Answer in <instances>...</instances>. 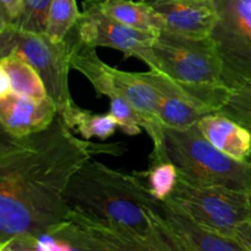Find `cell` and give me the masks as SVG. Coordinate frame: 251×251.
<instances>
[{
  "mask_svg": "<svg viewBox=\"0 0 251 251\" xmlns=\"http://www.w3.org/2000/svg\"><path fill=\"white\" fill-rule=\"evenodd\" d=\"M123 151L117 144L80 139L59 115L27 137L0 161V244L20 235L39 238L64 225L71 211L64 194L74 173L95 154Z\"/></svg>",
  "mask_w": 251,
  "mask_h": 251,
  "instance_id": "cell-1",
  "label": "cell"
},
{
  "mask_svg": "<svg viewBox=\"0 0 251 251\" xmlns=\"http://www.w3.org/2000/svg\"><path fill=\"white\" fill-rule=\"evenodd\" d=\"M64 198L73 211L126 229L137 238L149 233L146 208L158 201L140 173H123L93 159L74 173Z\"/></svg>",
  "mask_w": 251,
  "mask_h": 251,
  "instance_id": "cell-2",
  "label": "cell"
},
{
  "mask_svg": "<svg viewBox=\"0 0 251 251\" xmlns=\"http://www.w3.org/2000/svg\"><path fill=\"white\" fill-rule=\"evenodd\" d=\"M162 73L213 113L229 96L222 81V65L215 42L159 31L153 44Z\"/></svg>",
  "mask_w": 251,
  "mask_h": 251,
  "instance_id": "cell-3",
  "label": "cell"
},
{
  "mask_svg": "<svg viewBox=\"0 0 251 251\" xmlns=\"http://www.w3.org/2000/svg\"><path fill=\"white\" fill-rule=\"evenodd\" d=\"M164 151L179 179L195 186H221L251 195V161H237L216 149L199 129L164 127Z\"/></svg>",
  "mask_w": 251,
  "mask_h": 251,
  "instance_id": "cell-4",
  "label": "cell"
},
{
  "mask_svg": "<svg viewBox=\"0 0 251 251\" xmlns=\"http://www.w3.org/2000/svg\"><path fill=\"white\" fill-rule=\"evenodd\" d=\"M10 53L19 54L36 69L58 115L74 131L81 108L74 102L69 86L71 65L68 39L54 42L46 33L21 31L11 25L0 34V59Z\"/></svg>",
  "mask_w": 251,
  "mask_h": 251,
  "instance_id": "cell-5",
  "label": "cell"
},
{
  "mask_svg": "<svg viewBox=\"0 0 251 251\" xmlns=\"http://www.w3.org/2000/svg\"><path fill=\"white\" fill-rule=\"evenodd\" d=\"M218 21L211 38L229 92L251 85V0H213Z\"/></svg>",
  "mask_w": 251,
  "mask_h": 251,
  "instance_id": "cell-6",
  "label": "cell"
},
{
  "mask_svg": "<svg viewBox=\"0 0 251 251\" xmlns=\"http://www.w3.org/2000/svg\"><path fill=\"white\" fill-rule=\"evenodd\" d=\"M167 200L198 223L228 237H234L238 226L251 218V195L228 188L195 186L178 179Z\"/></svg>",
  "mask_w": 251,
  "mask_h": 251,
  "instance_id": "cell-7",
  "label": "cell"
},
{
  "mask_svg": "<svg viewBox=\"0 0 251 251\" xmlns=\"http://www.w3.org/2000/svg\"><path fill=\"white\" fill-rule=\"evenodd\" d=\"M77 22L71 33L91 48H112L122 51L126 58H136L150 70L162 73L153 50L158 32L134 28L105 16L95 0H85Z\"/></svg>",
  "mask_w": 251,
  "mask_h": 251,
  "instance_id": "cell-8",
  "label": "cell"
},
{
  "mask_svg": "<svg viewBox=\"0 0 251 251\" xmlns=\"http://www.w3.org/2000/svg\"><path fill=\"white\" fill-rule=\"evenodd\" d=\"M164 22L163 31L189 38H207L218 21L213 0H145Z\"/></svg>",
  "mask_w": 251,
  "mask_h": 251,
  "instance_id": "cell-9",
  "label": "cell"
},
{
  "mask_svg": "<svg viewBox=\"0 0 251 251\" xmlns=\"http://www.w3.org/2000/svg\"><path fill=\"white\" fill-rule=\"evenodd\" d=\"M58 112L50 98H38L11 92L0 98V127L16 139H27L44 131Z\"/></svg>",
  "mask_w": 251,
  "mask_h": 251,
  "instance_id": "cell-10",
  "label": "cell"
},
{
  "mask_svg": "<svg viewBox=\"0 0 251 251\" xmlns=\"http://www.w3.org/2000/svg\"><path fill=\"white\" fill-rule=\"evenodd\" d=\"M142 76L159 96V117L164 126L186 129L196 125L206 115L215 114L203 104L194 100L166 74L150 70Z\"/></svg>",
  "mask_w": 251,
  "mask_h": 251,
  "instance_id": "cell-11",
  "label": "cell"
},
{
  "mask_svg": "<svg viewBox=\"0 0 251 251\" xmlns=\"http://www.w3.org/2000/svg\"><path fill=\"white\" fill-rule=\"evenodd\" d=\"M158 211L169 228L193 251H247L234 237L200 225L172 201H159Z\"/></svg>",
  "mask_w": 251,
  "mask_h": 251,
  "instance_id": "cell-12",
  "label": "cell"
},
{
  "mask_svg": "<svg viewBox=\"0 0 251 251\" xmlns=\"http://www.w3.org/2000/svg\"><path fill=\"white\" fill-rule=\"evenodd\" d=\"M69 230L92 251H147L142 243L126 229L86 217L70 211Z\"/></svg>",
  "mask_w": 251,
  "mask_h": 251,
  "instance_id": "cell-13",
  "label": "cell"
},
{
  "mask_svg": "<svg viewBox=\"0 0 251 251\" xmlns=\"http://www.w3.org/2000/svg\"><path fill=\"white\" fill-rule=\"evenodd\" d=\"M203 136L220 151L237 161H248L251 156L249 129L226 115L215 113L198 123Z\"/></svg>",
  "mask_w": 251,
  "mask_h": 251,
  "instance_id": "cell-14",
  "label": "cell"
},
{
  "mask_svg": "<svg viewBox=\"0 0 251 251\" xmlns=\"http://www.w3.org/2000/svg\"><path fill=\"white\" fill-rule=\"evenodd\" d=\"M100 11L114 21L144 31L164 29L162 17L145 0H95Z\"/></svg>",
  "mask_w": 251,
  "mask_h": 251,
  "instance_id": "cell-15",
  "label": "cell"
},
{
  "mask_svg": "<svg viewBox=\"0 0 251 251\" xmlns=\"http://www.w3.org/2000/svg\"><path fill=\"white\" fill-rule=\"evenodd\" d=\"M0 64L6 70L15 93L38 100L48 97L39 74L19 54L10 53L5 58L0 59Z\"/></svg>",
  "mask_w": 251,
  "mask_h": 251,
  "instance_id": "cell-16",
  "label": "cell"
},
{
  "mask_svg": "<svg viewBox=\"0 0 251 251\" xmlns=\"http://www.w3.org/2000/svg\"><path fill=\"white\" fill-rule=\"evenodd\" d=\"M159 201L146 208L150 221V230L145 237L137 238L147 251H193L169 228L158 211Z\"/></svg>",
  "mask_w": 251,
  "mask_h": 251,
  "instance_id": "cell-17",
  "label": "cell"
},
{
  "mask_svg": "<svg viewBox=\"0 0 251 251\" xmlns=\"http://www.w3.org/2000/svg\"><path fill=\"white\" fill-rule=\"evenodd\" d=\"M80 15L76 0H51L46 34L54 42L64 41Z\"/></svg>",
  "mask_w": 251,
  "mask_h": 251,
  "instance_id": "cell-18",
  "label": "cell"
},
{
  "mask_svg": "<svg viewBox=\"0 0 251 251\" xmlns=\"http://www.w3.org/2000/svg\"><path fill=\"white\" fill-rule=\"evenodd\" d=\"M156 200L166 201L178 183V171L172 162H151L149 171L140 173Z\"/></svg>",
  "mask_w": 251,
  "mask_h": 251,
  "instance_id": "cell-19",
  "label": "cell"
},
{
  "mask_svg": "<svg viewBox=\"0 0 251 251\" xmlns=\"http://www.w3.org/2000/svg\"><path fill=\"white\" fill-rule=\"evenodd\" d=\"M119 127L117 119L110 113L108 114H98L91 110L82 109L78 112L75 122L74 130L77 131L86 140L97 137L100 140H107Z\"/></svg>",
  "mask_w": 251,
  "mask_h": 251,
  "instance_id": "cell-20",
  "label": "cell"
},
{
  "mask_svg": "<svg viewBox=\"0 0 251 251\" xmlns=\"http://www.w3.org/2000/svg\"><path fill=\"white\" fill-rule=\"evenodd\" d=\"M51 0H22L20 16L14 26L21 31L46 33Z\"/></svg>",
  "mask_w": 251,
  "mask_h": 251,
  "instance_id": "cell-21",
  "label": "cell"
},
{
  "mask_svg": "<svg viewBox=\"0 0 251 251\" xmlns=\"http://www.w3.org/2000/svg\"><path fill=\"white\" fill-rule=\"evenodd\" d=\"M220 114L230 118L245 127L251 126V85L229 92Z\"/></svg>",
  "mask_w": 251,
  "mask_h": 251,
  "instance_id": "cell-22",
  "label": "cell"
},
{
  "mask_svg": "<svg viewBox=\"0 0 251 251\" xmlns=\"http://www.w3.org/2000/svg\"><path fill=\"white\" fill-rule=\"evenodd\" d=\"M41 251H92L69 230L66 222L53 232L38 238Z\"/></svg>",
  "mask_w": 251,
  "mask_h": 251,
  "instance_id": "cell-23",
  "label": "cell"
},
{
  "mask_svg": "<svg viewBox=\"0 0 251 251\" xmlns=\"http://www.w3.org/2000/svg\"><path fill=\"white\" fill-rule=\"evenodd\" d=\"M109 113L117 119L119 127L130 136H135L141 132L142 125L139 115L136 114L131 105L123 97L115 95L109 98Z\"/></svg>",
  "mask_w": 251,
  "mask_h": 251,
  "instance_id": "cell-24",
  "label": "cell"
},
{
  "mask_svg": "<svg viewBox=\"0 0 251 251\" xmlns=\"http://www.w3.org/2000/svg\"><path fill=\"white\" fill-rule=\"evenodd\" d=\"M4 251H41L38 238L31 235H20L1 243Z\"/></svg>",
  "mask_w": 251,
  "mask_h": 251,
  "instance_id": "cell-25",
  "label": "cell"
},
{
  "mask_svg": "<svg viewBox=\"0 0 251 251\" xmlns=\"http://www.w3.org/2000/svg\"><path fill=\"white\" fill-rule=\"evenodd\" d=\"M26 140L27 139H16V137L11 136L4 129L0 127V161H2L5 157L21 149L25 142H26Z\"/></svg>",
  "mask_w": 251,
  "mask_h": 251,
  "instance_id": "cell-26",
  "label": "cell"
},
{
  "mask_svg": "<svg viewBox=\"0 0 251 251\" xmlns=\"http://www.w3.org/2000/svg\"><path fill=\"white\" fill-rule=\"evenodd\" d=\"M234 238L247 251H251V218L238 226L234 232Z\"/></svg>",
  "mask_w": 251,
  "mask_h": 251,
  "instance_id": "cell-27",
  "label": "cell"
},
{
  "mask_svg": "<svg viewBox=\"0 0 251 251\" xmlns=\"http://www.w3.org/2000/svg\"><path fill=\"white\" fill-rule=\"evenodd\" d=\"M2 6L6 9L7 14H9L11 22L14 24L20 16V12L22 9V0H0Z\"/></svg>",
  "mask_w": 251,
  "mask_h": 251,
  "instance_id": "cell-28",
  "label": "cell"
},
{
  "mask_svg": "<svg viewBox=\"0 0 251 251\" xmlns=\"http://www.w3.org/2000/svg\"><path fill=\"white\" fill-rule=\"evenodd\" d=\"M11 92H14L12 91L11 81H10V77L7 75L6 70L4 69V66L0 64V98L10 95Z\"/></svg>",
  "mask_w": 251,
  "mask_h": 251,
  "instance_id": "cell-29",
  "label": "cell"
},
{
  "mask_svg": "<svg viewBox=\"0 0 251 251\" xmlns=\"http://www.w3.org/2000/svg\"><path fill=\"white\" fill-rule=\"evenodd\" d=\"M11 25H12L11 19H10L6 9H5V7L2 6L1 2H0V34H1L7 27L11 26Z\"/></svg>",
  "mask_w": 251,
  "mask_h": 251,
  "instance_id": "cell-30",
  "label": "cell"
},
{
  "mask_svg": "<svg viewBox=\"0 0 251 251\" xmlns=\"http://www.w3.org/2000/svg\"><path fill=\"white\" fill-rule=\"evenodd\" d=\"M0 251H4V249H2V244H0Z\"/></svg>",
  "mask_w": 251,
  "mask_h": 251,
  "instance_id": "cell-31",
  "label": "cell"
},
{
  "mask_svg": "<svg viewBox=\"0 0 251 251\" xmlns=\"http://www.w3.org/2000/svg\"><path fill=\"white\" fill-rule=\"evenodd\" d=\"M248 129H249V131H250V134H251V126L248 127ZM250 158H251V156H250Z\"/></svg>",
  "mask_w": 251,
  "mask_h": 251,
  "instance_id": "cell-32",
  "label": "cell"
},
{
  "mask_svg": "<svg viewBox=\"0 0 251 251\" xmlns=\"http://www.w3.org/2000/svg\"><path fill=\"white\" fill-rule=\"evenodd\" d=\"M249 159H250V161H251V158H249Z\"/></svg>",
  "mask_w": 251,
  "mask_h": 251,
  "instance_id": "cell-33",
  "label": "cell"
}]
</instances>
